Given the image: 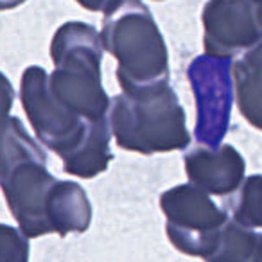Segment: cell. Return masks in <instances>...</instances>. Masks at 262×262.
Here are the masks:
<instances>
[{
	"mask_svg": "<svg viewBox=\"0 0 262 262\" xmlns=\"http://www.w3.org/2000/svg\"><path fill=\"white\" fill-rule=\"evenodd\" d=\"M0 189L27 239L67 237L90 228L92 203L84 189L51 174L43 147L13 115L0 131Z\"/></svg>",
	"mask_w": 262,
	"mask_h": 262,
	"instance_id": "cell-1",
	"label": "cell"
},
{
	"mask_svg": "<svg viewBox=\"0 0 262 262\" xmlns=\"http://www.w3.org/2000/svg\"><path fill=\"white\" fill-rule=\"evenodd\" d=\"M20 101L38 142L56 153L63 171L90 180L113 160L108 119L86 120L59 104L47 88V70L31 65L20 77Z\"/></svg>",
	"mask_w": 262,
	"mask_h": 262,
	"instance_id": "cell-2",
	"label": "cell"
},
{
	"mask_svg": "<svg viewBox=\"0 0 262 262\" xmlns=\"http://www.w3.org/2000/svg\"><path fill=\"white\" fill-rule=\"evenodd\" d=\"M102 15L101 47L115 58L124 94L169 83L167 45L142 0H113Z\"/></svg>",
	"mask_w": 262,
	"mask_h": 262,
	"instance_id": "cell-3",
	"label": "cell"
},
{
	"mask_svg": "<svg viewBox=\"0 0 262 262\" xmlns=\"http://www.w3.org/2000/svg\"><path fill=\"white\" fill-rule=\"evenodd\" d=\"M54 70L47 72L49 94L86 120L108 119L110 97L102 86V47L94 26L65 22L51 40Z\"/></svg>",
	"mask_w": 262,
	"mask_h": 262,
	"instance_id": "cell-4",
	"label": "cell"
},
{
	"mask_svg": "<svg viewBox=\"0 0 262 262\" xmlns=\"http://www.w3.org/2000/svg\"><path fill=\"white\" fill-rule=\"evenodd\" d=\"M110 131L117 146L139 155L182 151L190 144L187 115L169 83L110 99Z\"/></svg>",
	"mask_w": 262,
	"mask_h": 262,
	"instance_id": "cell-5",
	"label": "cell"
},
{
	"mask_svg": "<svg viewBox=\"0 0 262 262\" xmlns=\"http://www.w3.org/2000/svg\"><path fill=\"white\" fill-rule=\"evenodd\" d=\"M165 233L183 255L205 258L217 243L230 215L192 183H182L160 196Z\"/></svg>",
	"mask_w": 262,
	"mask_h": 262,
	"instance_id": "cell-6",
	"label": "cell"
},
{
	"mask_svg": "<svg viewBox=\"0 0 262 262\" xmlns=\"http://www.w3.org/2000/svg\"><path fill=\"white\" fill-rule=\"evenodd\" d=\"M233 59L200 54L190 61L187 79L196 101L194 139L198 144L217 147L230 129L233 106Z\"/></svg>",
	"mask_w": 262,
	"mask_h": 262,
	"instance_id": "cell-7",
	"label": "cell"
},
{
	"mask_svg": "<svg viewBox=\"0 0 262 262\" xmlns=\"http://www.w3.org/2000/svg\"><path fill=\"white\" fill-rule=\"evenodd\" d=\"M201 22L205 54L233 59L260 43V0H208Z\"/></svg>",
	"mask_w": 262,
	"mask_h": 262,
	"instance_id": "cell-8",
	"label": "cell"
},
{
	"mask_svg": "<svg viewBox=\"0 0 262 262\" xmlns=\"http://www.w3.org/2000/svg\"><path fill=\"white\" fill-rule=\"evenodd\" d=\"M189 183L208 196H228L246 176V162L233 146H194L183 157Z\"/></svg>",
	"mask_w": 262,
	"mask_h": 262,
	"instance_id": "cell-9",
	"label": "cell"
},
{
	"mask_svg": "<svg viewBox=\"0 0 262 262\" xmlns=\"http://www.w3.org/2000/svg\"><path fill=\"white\" fill-rule=\"evenodd\" d=\"M232 81L235 84L239 112L255 129H260L262 117V47L260 43L239 54L232 63Z\"/></svg>",
	"mask_w": 262,
	"mask_h": 262,
	"instance_id": "cell-10",
	"label": "cell"
},
{
	"mask_svg": "<svg viewBox=\"0 0 262 262\" xmlns=\"http://www.w3.org/2000/svg\"><path fill=\"white\" fill-rule=\"evenodd\" d=\"M205 262H262V235L228 219Z\"/></svg>",
	"mask_w": 262,
	"mask_h": 262,
	"instance_id": "cell-11",
	"label": "cell"
},
{
	"mask_svg": "<svg viewBox=\"0 0 262 262\" xmlns=\"http://www.w3.org/2000/svg\"><path fill=\"white\" fill-rule=\"evenodd\" d=\"M226 214L237 225L258 230L262 225V178L260 174L244 176L235 192L225 196Z\"/></svg>",
	"mask_w": 262,
	"mask_h": 262,
	"instance_id": "cell-12",
	"label": "cell"
},
{
	"mask_svg": "<svg viewBox=\"0 0 262 262\" xmlns=\"http://www.w3.org/2000/svg\"><path fill=\"white\" fill-rule=\"evenodd\" d=\"M29 239L18 228L0 223V262H29Z\"/></svg>",
	"mask_w": 262,
	"mask_h": 262,
	"instance_id": "cell-13",
	"label": "cell"
},
{
	"mask_svg": "<svg viewBox=\"0 0 262 262\" xmlns=\"http://www.w3.org/2000/svg\"><path fill=\"white\" fill-rule=\"evenodd\" d=\"M15 88H13L9 77L0 70V131L4 127L6 120L11 115L13 102H15Z\"/></svg>",
	"mask_w": 262,
	"mask_h": 262,
	"instance_id": "cell-14",
	"label": "cell"
},
{
	"mask_svg": "<svg viewBox=\"0 0 262 262\" xmlns=\"http://www.w3.org/2000/svg\"><path fill=\"white\" fill-rule=\"evenodd\" d=\"M76 2L92 13H104L113 4V0H76Z\"/></svg>",
	"mask_w": 262,
	"mask_h": 262,
	"instance_id": "cell-15",
	"label": "cell"
},
{
	"mask_svg": "<svg viewBox=\"0 0 262 262\" xmlns=\"http://www.w3.org/2000/svg\"><path fill=\"white\" fill-rule=\"evenodd\" d=\"M27 0H0V11H11V9L22 6Z\"/></svg>",
	"mask_w": 262,
	"mask_h": 262,
	"instance_id": "cell-16",
	"label": "cell"
},
{
	"mask_svg": "<svg viewBox=\"0 0 262 262\" xmlns=\"http://www.w3.org/2000/svg\"><path fill=\"white\" fill-rule=\"evenodd\" d=\"M157 2H164V0H157Z\"/></svg>",
	"mask_w": 262,
	"mask_h": 262,
	"instance_id": "cell-17",
	"label": "cell"
}]
</instances>
